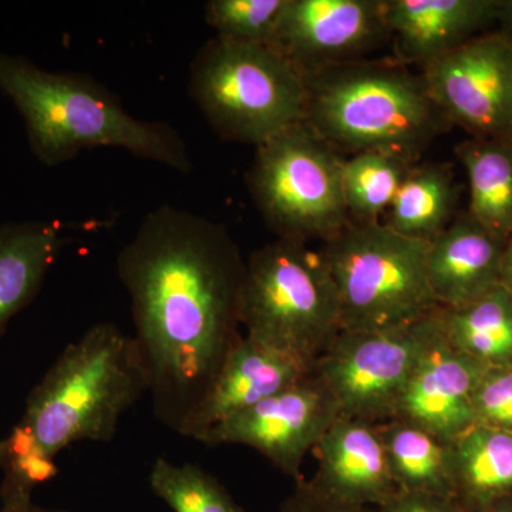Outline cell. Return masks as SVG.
<instances>
[{"instance_id":"1","label":"cell","mask_w":512,"mask_h":512,"mask_svg":"<svg viewBox=\"0 0 512 512\" xmlns=\"http://www.w3.org/2000/svg\"><path fill=\"white\" fill-rule=\"evenodd\" d=\"M245 264L224 225L173 205L148 212L117 258L154 414L178 434L242 338Z\"/></svg>"},{"instance_id":"2","label":"cell","mask_w":512,"mask_h":512,"mask_svg":"<svg viewBox=\"0 0 512 512\" xmlns=\"http://www.w3.org/2000/svg\"><path fill=\"white\" fill-rule=\"evenodd\" d=\"M0 93L22 116L33 154L49 167L90 148L111 147L191 171L187 146L174 127L131 116L92 77L49 72L26 57L0 53Z\"/></svg>"},{"instance_id":"3","label":"cell","mask_w":512,"mask_h":512,"mask_svg":"<svg viewBox=\"0 0 512 512\" xmlns=\"http://www.w3.org/2000/svg\"><path fill=\"white\" fill-rule=\"evenodd\" d=\"M303 121L339 153H384L416 164L453 126L421 74L399 62L355 60L305 74Z\"/></svg>"},{"instance_id":"4","label":"cell","mask_w":512,"mask_h":512,"mask_svg":"<svg viewBox=\"0 0 512 512\" xmlns=\"http://www.w3.org/2000/svg\"><path fill=\"white\" fill-rule=\"evenodd\" d=\"M150 387L136 338L114 323H97L60 353L30 392L19 423L56 458L77 441L113 440L123 414Z\"/></svg>"},{"instance_id":"5","label":"cell","mask_w":512,"mask_h":512,"mask_svg":"<svg viewBox=\"0 0 512 512\" xmlns=\"http://www.w3.org/2000/svg\"><path fill=\"white\" fill-rule=\"evenodd\" d=\"M192 99L225 140L258 147L303 121L305 74L271 45L214 37L191 64Z\"/></svg>"},{"instance_id":"6","label":"cell","mask_w":512,"mask_h":512,"mask_svg":"<svg viewBox=\"0 0 512 512\" xmlns=\"http://www.w3.org/2000/svg\"><path fill=\"white\" fill-rule=\"evenodd\" d=\"M429 242L403 237L383 222H352L320 249L340 312V330L412 325L439 311L427 279Z\"/></svg>"},{"instance_id":"7","label":"cell","mask_w":512,"mask_h":512,"mask_svg":"<svg viewBox=\"0 0 512 512\" xmlns=\"http://www.w3.org/2000/svg\"><path fill=\"white\" fill-rule=\"evenodd\" d=\"M308 242L278 238L245 264V336L315 363L340 332L338 295L325 259Z\"/></svg>"},{"instance_id":"8","label":"cell","mask_w":512,"mask_h":512,"mask_svg":"<svg viewBox=\"0 0 512 512\" xmlns=\"http://www.w3.org/2000/svg\"><path fill=\"white\" fill-rule=\"evenodd\" d=\"M343 163L339 151L305 121L256 147L248 187L278 238L326 242L352 224Z\"/></svg>"},{"instance_id":"9","label":"cell","mask_w":512,"mask_h":512,"mask_svg":"<svg viewBox=\"0 0 512 512\" xmlns=\"http://www.w3.org/2000/svg\"><path fill=\"white\" fill-rule=\"evenodd\" d=\"M437 312L400 328L340 330L312 366L340 417L373 424L393 419L404 384L436 328Z\"/></svg>"},{"instance_id":"10","label":"cell","mask_w":512,"mask_h":512,"mask_svg":"<svg viewBox=\"0 0 512 512\" xmlns=\"http://www.w3.org/2000/svg\"><path fill=\"white\" fill-rule=\"evenodd\" d=\"M431 99L471 137H512V40L485 32L421 67Z\"/></svg>"},{"instance_id":"11","label":"cell","mask_w":512,"mask_h":512,"mask_svg":"<svg viewBox=\"0 0 512 512\" xmlns=\"http://www.w3.org/2000/svg\"><path fill=\"white\" fill-rule=\"evenodd\" d=\"M326 387L313 373L235 414L202 434L208 446L241 444L268 458L285 476L299 478L306 454L315 450L338 417Z\"/></svg>"},{"instance_id":"12","label":"cell","mask_w":512,"mask_h":512,"mask_svg":"<svg viewBox=\"0 0 512 512\" xmlns=\"http://www.w3.org/2000/svg\"><path fill=\"white\" fill-rule=\"evenodd\" d=\"M387 39L384 0H289L271 46L308 74L360 60Z\"/></svg>"},{"instance_id":"13","label":"cell","mask_w":512,"mask_h":512,"mask_svg":"<svg viewBox=\"0 0 512 512\" xmlns=\"http://www.w3.org/2000/svg\"><path fill=\"white\" fill-rule=\"evenodd\" d=\"M484 370V365L451 346L437 312L436 328L404 384L393 419L451 443L476 424L473 393Z\"/></svg>"},{"instance_id":"14","label":"cell","mask_w":512,"mask_h":512,"mask_svg":"<svg viewBox=\"0 0 512 512\" xmlns=\"http://www.w3.org/2000/svg\"><path fill=\"white\" fill-rule=\"evenodd\" d=\"M312 366L301 357L242 336L229 350L181 436L198 441L222 421L299 382L312 372Z\"/></svg>"},{"instance_id":"15","label":"cell","mask_w":512,"mask_h":512,"mask_svg":"<svg viewBox=\"0 0 512 512\" xmlns=\"http://www.w3.org/2000/svg\"><path fill=\"white\" fill-rule=\"evenodd\" d=\"M313 451L319 463L309 484L330 500L376 510L399 491L377 424L338 416Z\"/></svg>"},{"instance_id":"16","label":"cell","mask_w":512,"mask_h":512,"mask_svg":"<svg viewBox=\"0 0 512 512\" xmlns=\"http://www.w3.org/2000/svg\"><path fill=\"white\" fill-rule=\"evenodd\" d=\"M500 0H384L396 62L439 59L497 23Z\"/></svg>"},{"instance_id":"17","label":"cell","mask_w":512,"mask_h":512,"mask_svg":"<svg viewBox=\"0 0 512 512\" xmlns=\"http://www.w3.org/2000/svg\"><path fill=\"white\" fill-rule=\"evenodd\" d=\"M507 244L468 212L454 218L427 248V279L439 308H460L500 285Z\"/></svg>"},{"instance_id":"18","label":"cell","mask_w":512,"mask_h":512,"mask_svg":"<svg viewBox=\"0 0 512 512\" xmlns=\"http://www.w3.org/2000/svg\"><path fill=\"white\" fill-rule=\"evenodd\" d=\"M63 242L56 221L0 222V338L42 289Z\"/></svg>"},{"instance_id":"19","label":"cell","mask_w":512,"mask_h":512,"mask_svg":"<svg viewBox=\"0 0 512 512\" xmlns=\"http://www.w3.org/2000/svg\"><path fill=\"white\" fill-rule=\"evenodd\" d=\"M451 471L466 511L512 497V431L474 424L451 441Z\"/></svg>"},{"instance_id":"20","label":"cell","mask_w":512,"mask_h":512,"mask_svg":"<svg viewBox=\"0 0 512 512\" xmlns=\"http://www.w3.org/2000/svg\"><path fill=\"white\" fill-rule=\"evenodd\" d=\"M470 187L468 214L495 237L512 238V137H470L456 148Z\"/></svg>"},{"instance_id":"21","label":"cell","mask_w":512,"mask_h":512,"mask_svg":"<svg viewBox=\"0 0 512 512\" xmlns=\"http://www.w3.org/2000/svg\"><path fill=\"white\" fill-rule=\"evenodd\" d=\"M458 185L451 164L416 163L386 212V227L403 237L431 242L454 220Z\"/></svg>"},{"instance_id":"22","label":"cell","mask_w":512,"mask_h":512,"mask_svg":"<svg viewBox=\"0 0 512 512\" xmlns=\"http://www.w3.org/2000/svg\"><path fill=\"white\" fill-rule=\"evenodd\" d=\"M451 346L485 367L512 365V295L503 284L460 308L439 309Z\"/></svg>"},{"instance_id":"23","label":"cell","mask_w":512,"mask_h":512,"mask_svg":"<svg viewBox=\"0 0 512 512\" xmlns=\"http://www.w3.org/2000/svg\"><path fill=\"white\" fill-rule=\"evenodd\" d=\"M377 427L399 491L454 498L451 443L403 420Z\"/></svg>"},{"instance_id":"24","label":"cell","mask_w":512,"mask_h":512,"mask_svg":"<svg viewBox=\"0 0 512 512\" xmlns=\"http://www.w3.org/2000/svg\"><path fill=\"white\" fill-rule=\"evenodd\" d=\"M414 164L384 153H359L343 163V195L352 222L372 224L386 214Z\"/></svg>"},{"instance_id":"25","label":"cell","mask_w":512,"mask_h":512,"mask_svg":"<svg viewBox=\"0 0 512 512\" xmlns=\"http://www.w3.org/2000/svg\"><path fill=\"white\" fill-rule=\"evenodd\" d=\"M148 483L171 512H245L217 477L195 464L158 457Z\"/></svg>"},{"instance_id":"26","label":"cell","mask_w":512,"mask_h":512,"mask_svg":"<svg viewBox=\"0 0 512 512\" xmlns=\"http://www.w3.org/2000/svg\"><path fill=\"white\" fill-rule=\"evenodd\" d=\"M3 471L0 503L16 507L33 503V491L52 481L59 474L55 457L49 456L28 427L16 424L3 439Z\"/></svg>"},{"instance_id":"27","label":"cell","mask_w":512,"mask_h":512,"mask_svg":"<svg viewBox=\"0 0 512 512\" xmlns=\"http://www.w3.org/2000/svg\"><path fill=\"white\" fill-rule=\"evenodd\" d=\"M288 3L289 0H211L205 6V19L221 39L271 45Z\"/></svg>"},{"instance_id":"28","label":"cell","mask_w":512,"mask_h":512,"mask_svg":"<svg viewBox=\"0 0 512 512\" xmlns=\"http://www.w3.org/2000/svg\"><path fill=\"white\" fill-rule=\"evenodd\" d=\"M476 424L512 431V365L485 367L473 393Z\"/></svg>"},{"instance_id":"29","label":"cell","mask_w":512,"mask_h":512,"mask_svg":"<svg viewBox=\"0 0 512 512\" xmlns=\"http://www.w3.org/2000/svg\"><path fill=\"white\" fill-rule=\"evenodd\" d=\"M278 512H376L375 508L357 507L330 500L312 485L299 480L295 491L284 501Z\"/></svg>"},{"instance_id":"30","label":"cell","mask_w":512,"mask_h":512,"mask_svg":"<svg viewBox=\"0 0 512 512\" xmlns=\"http://www.w3.org/2000/svg\"><path fill=\"white\" fill-rule=\"evenodd\" d=\"M376 512H467L456 498L397 491Z\"/></svg>"},{"instance_id":"31","label":"cell","mask_w":512,"mask_h":512,"mask_svg":"<svg viewBox=\"0 0 512 512\" xmlns=\"http://www.w3.org/2000/svg\"><path fill=\"white\" fill-rule=\"evenodd\" d=\"M497 25L498 32L512 40V0H500Z\"/></svg>"},{"instance_id":"32","label":"cell","mask_w":512,"mask_h":512,"mask_svg":"<svg viewBox=\"0 0 512 512\" xmlns=\"http://www.w3.org/2000/svg\"><path fill=\"white\" fill-rule=\"evenodd\" d=\"M501 284L508 289L512 295V238L505 248L503 269H501Z\"/></svg>"},{"instance_id":"33","label":"cell","mask_w":512,"mask_h":512,"mask_svg":"<svg viewBox=\"0 0 512 512\" xmlns=\"http://www.w3.org/2000/svg\"><path fill=\"white\" fill-rule=\"evenodd\" d=\"M0 512H72L67 510H59V508L40 507L35 503L26 505H16V507H3L0 505Z\"/></svg>"},{"instance_id":"34","label":"cell","mask_w":512,"mask_h":512,"mask_svg":"<svg viewBox=\"0 0 512 512\" xmlns=\"http://www.w3.org/2000/svg\"><path fill=\"white\" fill-rule=\"evenodd\" d=\"M467 512H512V497L501 498V500L494 501V503Z\"/></svg>"},{"instance_id":"35","label":"cell","mask_w":512,"mask_h":512,"mask_svg":"<svg viewBox=\"0 0 512 512\" xmlns=\"http://www.w3.org/2000/svg\"><path fill=\"white\" fill-rule=\"evenodd\" d=\"M2 456H3V439L0 440V463H2Z\"/></svg>"}]
</instances>
